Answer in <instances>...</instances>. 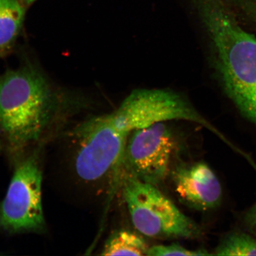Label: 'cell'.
<instances>
[{
    "mask_svg": "<svg viewBox=\"0 0 256 256\" xmlns=\"http://www.w3.org/2000/svg\"><path fill=\"white\" fill-rule=\"evenodd\" d=\"M24 16L25 8L18 0H0V58L14 46Z\"/></svg>",
    "mask_w": 256,
    "mask_h": 256,
    "instance_id": "obj_9",
    "label": "cell"
},
{
    "mask_svg": "<svg viewBox=\"0 0 256 256\" xmlns=\"http://www.w3.org/2000/svg\"><path fill=\"white\" fill-rule=\"evenodd\" d=\"M128 134L115 126L112 114L82 122L70 132L74 174L84 184L102 180L123 162Z\"/></svg>",
    "mask_w": 256,
    "mask_h": 256,
    "instance_id": "obj_3",
    "label": "cell"
},
{
    "mask_svg": "<svg viewBox=\"0 0 256 256\" xmlns=\"http://www.w3.org/2000/svg\"><path fill=\"white\" fill-rule=\"evenodd\" d=\"M248 220L249 222H250V224L256 228V204L249 214Z\"/></svg>",
    "mask_w": 256,
    "mask_h": 256,
    "instance_id": "obj_13",
    "label": "cell"
},
{
    "mask_svg": "<svg viewBox=\"0 0 256 256\" xmlns=\"http://www.w3.org/2000/svg\"><path fill=\"white\" fill-rule=\"evenodd\" d=\"M200 12L216 56L224 87L252 121L256 95V38L243 30L218 0H204Z\"/></svg>",
    "mask_w": 256,
    "mask_h": 256,
    "instance_id": "obj_2",
    "label": "cell"
},
{
    "mask_svg": "<svg viewBox=\"0 0 256 256\" xmlns=\"http://www.w3.org/2000/svg\"><path fill=\"white\" fill-rule=\"evenodd\" d=\"M62 98L33 66L0 76V134L17 154L38 142L58 116Z\"/></svg>",
    "mask_w": 256,
    "mask_h": 256,
    "instance_id": "obj_1",
    "label": "cell"
},
{
    "mask_svg": "<svg viewBox=\"0 0 256 256\" xmlns=\"http://www.w3.org/2000/svg\"><path fill=\"white\" fill-rule=\"evenodd\" d=\"M124 197L133 225L144 236L156 238H190L200 234L199 226L155 185L130 176L124 181Z\"/></svg>",
    "mask_w": 256,
    "mask_h": 256,
    "instance_id": "obj_4",
    "label": "cell"
},
{
    "mask_svg": "<svg viewBox=\"0 0 256 256\" xmlns=\"http://www.w3.org/2000/svg\"><path fill=\"white\" fill-rule=\"evenodd\" d=\"M124 161L130 176L153 185L164 180L176 146L174 131L165 122L133 131Z\"/></svg>",
    "mask_w": 256,
    "mask_h": 256,
    "instance_id": "obj_7",
    "label": "cell"
},
{
    "mask_svg": "<svg viewBox=\"0 0 256 256\" xmlns=\"http://www.w3.org/2000/svg\"><path fill=\"white\" fill-rule=\"evenodd\" d=\"M252 122L256 124V95L254 101V120H252Z\"/></svg>",
    "mask_w": 256,
    "mask_h": 256,
    "instance_id": "obj_14",
    "label": "cell"
},
{
    "mask_svg": "<svg viewBox=\"0 0 256 256\" xmlns=\"http://www.w3.org/2000/svg\"><path fill=\"white\" fill-rule=\"evenodd\" d=\"M217 256H256V240L244 233L228 235L216 250Z\"/></svg>",
    "mask_w": 256,
    "mask_h": 256,
    "instance_id": "obj_11",
    "label": "cell"
},
{
    "mask_svg": "<svg viewBox=\"0 0 256 256\" xmlns=\"http://www.w3.org/2000/svg\"><path fill=\"white\" fill-rule=\"evenodd\" d=\"M174 182L180 200L195 210H212L222 201V188L218 178L206 163L180 166L174 172Z\"/></svg>",
    "mask_w": 256,
    "mask_h": 256,
    "instance_id": "obj_8",
    "label": "cell"
},
{
    "mask_svg": "<svg viewBox=\"0 0 256 256\" xmlns=\"http://www.w3.org/2000/svg\"><path fill=\"white\" fill-rule=\"evenodd\" d=\"M39 158L35 152L19 162L0 203V230L8 234L39 233L46 229Z\"/></svg>",
    "mask_w": 256,
    "mask_h": 256,
    "instance_id": "obj_5",
    "label": "cell"
},
{
    "mask_svg": "<svg viewBox=\"0 0 256 256\" xmlns=\"http://www.w3.org/2000/svg\"><path fill=\"white\" fill-rule=\"evenodd\" d=\"M26 2L28 3V4H31V3L34 2L36 1V0H24Z\"/></svg>",
    "mask_w": 256,
    "mask_h": 256,
    "instance_id": "obj_15",
    "label": "cell"
},
{
    "mask_svg": "<svg viewBox=\"0 0 256 256\" xmlns=\"http://www.w3.org/2000/svg\"><path fill=\"white\" fill-rule=\"evenodd\" d=\"M111 114L115 126L128 135L152 124L177 120L216 131L184 96L167 90H135Z\"/></svg>",
    "mask_w": 256,
    "mask_h": 256,
    "instance_id": "obj_6",
    "label": "cell"
},
{
    "mask_svg": "<svg viewBox=\"0 0 256 256\" xmlns=\"http://www.w3.org/2000/svg\"><path fill=\"white\" fill-rule=\"evenodd\" d=\"M211 255L204 249L195 250L186 248L178 244L169 245H158L150 248L146 256H208Z\"/></svg>",
    "mask_w": 256,
    "mask_h": 256,
    "instance_id": "obj_12",
    "label": "cell"
},
{
    "mask_svg": "<svg viewBox=\"0 0 256 256\" xmlns=\"http://www.w3.org/2000/svg\"><path fill=\"white\" fill-rule=\"evenodd\" d=\"M145 240L130 230L114 232L106 242L102 256H146L149 249Z\"/></svg>",
    "mask_w": 256,
    "mask_h": 256,
    "instance_id": "obj_10",
    "label": "cell"
}]
</instances>
